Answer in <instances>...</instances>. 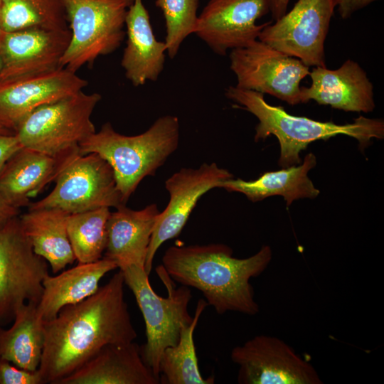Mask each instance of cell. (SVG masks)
I'll return each mask as SVG.
<instances>
[{
  "label": "cell",
  "mask_w": 384,
  "mask_h": 384,
  "mask_svg": "<svg viewBox=\"0 0 384 384\" xmlns=\"http://www.w3.org/2000/svg\"><path fill=\"white\" fill-rule=\"evenodd\" d=\"M121 270L82 302L62 308L44 321L45 342L38 370L43 384H57L107 344L137 336L124 299Z\"/></svg>",
  "instance_id": "1"
},
{
  "label": "cell",
  "mask_w": 384,
  "mask_h": 384,
  "mask_svg": "<svg viewBox=\"0 0 384 384\" xmlns=\"http://www.w3.org/2000/svg\"><path fill=\"white\" fill-rule=\"evenodd\" d=\"M272 258L268 245L243 259L233 257V250L222 243L174 245L165 251L162 266L173 281L200 291L217 314L252 316L260 307L250 281L266 270Z\"/></svg>",
  "instance_id": "2"
},
{
  "label": "cell",
  "mask_w": 384,
  "mask_h": 384,
  "mask_svg": "<svg viewBox=\"0 0 384 384\" xmlns=\"http://www.w3.org/2000/svg\"><path fill=\"white\" fill-rule=\"evenodd\" d=\"M225 94L258 119L255 142L265 140L270 135L277 137L280 146L278 164L282 168L299 164L300 152L317 140H327L343 134L356 139L359 146L364 149L372 139L384 137L382 119L361 115L351 123L338 124L290 114L282 107L268 104L264 94L256 91L230 86L225 89Z\"/></svg>",
  "instance_id": "3"
},
{
  "label": "cell",
  "mask_w": 384,
  "mask_h": 384,
  "mask_svg": "<svg viewBox=\"0 0 384 384\" xmlns=\"http://www.w3.org/2000/svg\"><path fill=\"white\" fill-rule=\"evenodd\" d=\"M178 119L172 115L158 118L144 132L126 136L105 123L79 145L81 155L96 153L112 167L117 188L126 203L139 183L157 169L177 149Z\"/></svg>",
  "instance_id": "4"
},
{
  "label": "cell",
  "mask_w": 384,
  "mask_h": 384,
  "mask_svg": "<svg viewBox=\"0 0 384 384\" xmlns=\"http://www.w3.org/2000/svg\"><path fill=\"white\" fill-rule=\"evenodd\" d=\"M119 270L145 322L146 340L140 346L141 356L159 380V363L164 350L177 343L182 327L193 321L188 311L191 291L183 285L176 288L162 265L156 271L167 289L166 297L154 292L144 268L130 265Z\"/></svg>",
  "instance_id": "5"
},
{
  "label": "cell",
  "mask_w": 384,
  "mask_h": 384,
  "mask_svg": "<svg viewBox=\"0 0 384 384\" xmlns=\"http://www.w3.org/2000/svg\"><path fill=\"white\" fill-rule=\"evenodd\" d=\"M134 1L63 0L71 37L60 68L76 73L117 49L124 38L126 16Z\"/></svg>",
  "instance_id": "6"
},
{
  "label": "cell",
  "mask_w": 384,
  "mask_h": 384,
  "mask_svg": "<svg viewBox=\"0 0 384 384\" xmlns=\"http://www.w3.org/2000/svg\"><path fill=\"white\" fill-rule=\"evenodd\" d=\"M100 100L99 93L81 90L43 105L18 125L15 134L23 146L49 154L78 148L95 132L91 115Z\"/></svg>",
  "instance_id": "7"
},
{
  "label": "cell",
  "mask_w": 384,
  "mask_h": 384,
  "mask_svg": "<svg viewBox=\"0 0 384 384\" xmlns=\"http://www.w3.org/2000/svg\"><path fill=\"white\" fill-rule=\"evenodd\" d=\"M47 261L37 255L16 216L0 228V326L14 321L28 302L38 304Z\"/></svg>",
  "instance_id": "8"
},
{
  "label": "cell",
  "mask_w": 384,
  "mask_h": 384,
  "mask_svg": "<svg viewBox=\"0 0 384 384\" xmlns=\"http://www.w3.org/2000/svg\"><path fill=\"white\" fill-rule=\"evenodd\" d=\"M52 191L28 210L58 208L69 214L126 205L110 165L96 153L80 155L57 176Z\"/></svg>",
  "instance_id": "9"
},
{
  "label": "cell",
  "mask_w": 384,
  "mask_h": 384,
  "mask_svg": "<svg viewBox=\"0 0 384 384\" xmlns=\"http://www.w3.org/2000/svg\"><path fill=\"white\" fill-rule=\"evenodd\" d=\"M230 61L236 87L270 95L291 105L301 103L300 82L310 71L300 60L257 39L231 50Z\"/></svg>",
  "instance_id": "10"
},
{
  "label": "cell",
  "mask_w": 384,
  "mask_h": 384,
  "mask_svg": "<svg viewBox=\"0 0 384 384\" xmlns=\"http://www.w3.org/2000/svg\"><path fill=\"white\" fill-rule=\"evenodd\" d=\"M335 8L334 0H297L258 40L308 67H326L324 44Z\"/></svg>",
  "instance_id": "11"
},
{
  "label": "cell",
  "mask_w": 384,
  "mask_h": 384,
  "mask_svg": "<svg viewBox=\"0 0 384 384\" xmlns=\"http://www.w3.org/2000/svg\"><path fill=\"white\" fill-rule=\"evenodd\" d=\"M230 358L239 366L240 384H321L314 367L286 342L255 336L234 347Z\"/></svg>",
  "instance_id": "12"
},
{
  "label": "cell",
  "mask_w": 384,
  "mask_h": 384,
  "mask_svg": "<svg viewBox=\"0 0 384 384\" xmlns=\"http://www.w3.org/2000/svg\"><path fill=\"white\" fill-rule=\"evenodd\" d=\"M233 175L215 163H203L197 169L182 168L165 181L169 194L166 208L157 215L144 263L149 275L154 256L166 241L177 237L200 198Z\"/></svg>",
  "instance_id": "13"
},
{
  "label": "cell",
  "mask_w": 384,
  "mask_h": 384,
  "mask_svg": "<svg viewBox=\"0 0 384 384\" xmlns=\"http://www.w3.org/2000/svg\"><path fill=\"white\" fill-rule=\"evenodd\" d=\"M270 13L268 0H210L199 16L195 33L215 53L249 46L271 21L256 24Z\"/></svg>",
  "instance_id": "14"
},
{
  "label": "cell",
  "mask_w": 384,
  "mask_h": 384,
  "mask_svg": "<svg viewBox=\"0 0 384 384\" xmlns=\"http://www.w3.org/2000/svg\"><path fill=\"white\" fill-rule=\"evenodd\" d=\"M87 84L65 68L0 81V122L15 132L33 111L76 94Z\"/></svg>",
  "instance_id": "15"
},
{
  "label": "cell",
  "mask_w": 384,
  "mask_h": 384,
  "mask_svg": "<svg viewBox=\"0 0 384 384\" xmlns=\"http://www.w3.org/2000/svg\"><path fill=\"white\" fill-rule=\"evenodd\" d=\"M71 32L30 28L3 31L0 38V81L51 71L70 43Z\"/></svg>",
  "instance_id": "16"
},
{
  "label": "cell",
  "mask_w": 384,
  "mask_h": 384,
  "mask_svg": "<svg viewBox=\"0 0 384 384\" xmlns=\"http://www.w3.org/2000/svg\"><path fill=\"white\" fill-rule=\"evenodd\" d=\"M79 147L49 154L22 147L8 161L0 175V196L11 206H28L36 197L76 157Z\"/></svg>",
  "instance_id": "17"
},
{
  "label": "cell",
  "mask_w": 384,
  "mask_h": 384,
  "mask_svg": "<svg viewBox=\"0 0 384 384\" xmlns=\"http://www.w3.org/2000/svg\"><path fill=\"white\" fill-rule=\"evenodd\" d=\"M309 87H301V103L314 100L345 112L368 113L374 110L373 85L366 71L351 59L338 68L314 67Z\"/></svg>",
  "instance_id": "18"
},
{
  "label": "cell",
  "mask_w": 384,
  "mask_h": 384,
  "mask_svg": "<svg viewBox=\"0 0 384 384\" xmlns=\"http://www.w3.org/2000/svg\"><path fill=\"white\" fill-rule=\"evenodd\" d=\"M151 369L145 364L140 346L107 344L77 370L57 384H159Z\"/></svg>",
  "instance_id": "19"
},
{
  "label": "cell",
  "mask_w": 384,
  "mask_h": 384,
  "mask_svg": "<svg viewBox=\"0 0 384 384\" xmlns=\"http://www.w3.org/2000/svg\"><path fill=\"white\" fill-rule=\"evenodd\" d=\"M159 213L155 203L137 210L124 205L110 213L103 257L113 261L119 269L130 265L144 268L151 236Z\"/></svg>",
  "instance_id": "20"
},
{
  "label": "cell",
  "mask_w": 384,
  "mask_h": 384,
  "mask_svg": "<svg viewBox=\"0 0 384 384\" xmlns=\"http://www.w3.org/2000/svg\"><path fill=\"white\" fill-rule=\"evenodd\" d=\"M125 26L127 40L121 65L126 78L137 87L156 81L164 69L167 47L156 39L142 0H134L129 8Z\"/></svg>",
  "instance_id": "21"
},
{
  "label": "cell",
  "mask_w": 384,
  "mask_h": 384,
  "mask_svg": "<svg viewBox=\"0 0 384 384\" xmlns=\"http://www.w3.org/2000/svg\"><path fill=\"white\" fill-rule=\"evenodd\" d=\"M117 268L112 260L102 259L78 263L55 276L46 275L43 293L37 308L39 316L47 321L54 319L65 306L78 304L95 294L99 282L109 272Z\"/></svg>",
  "instance_id": "22"
},
{
  "label": "cell",
  "mask_w": 384,
  "mask_h": 384,
  "mask_svg": "<svg viewBox=\"0 0 384 384\" xmlns=\"http://www.w3.org/2000/svg\"><path fill=\"white\" fill-rule=\"evenodd\" d=\"M316 158L309 153L303 163L283 168L279 171L265 172L258 178L244 181L240 178H230L221 183L220 188L229 192L244 194L250 201L257 202L272 196H282L287 206L294 201L301 198H315L320 193L308 174L315 167Z\"/></svg>",
  "instance_id": "23"
},
{
  "label": "cell",
  "mask_w": 384,
  "mask_h": 384,
  "mask_svg": "<svg viewBox=\"0 0 384 384\" xmlns=\"http://www.w3.org/2000/svg\"><path fill=\"white\" fill-rule=\"evenodd\" d=\"M68 215L60 209L42 208L18 217L34 252L49 263L53 274L76 260L67 231Z\"/></svg>",
  "instance_id": "24"
},
{
  "label": "cell",
  "mask_w": 384,
  "mask_h": 384,
  "mask_svg": "<svg viewBox=\"0 0 384 384\" xmlns=\"http://www.w3.org/2000/svg\"><path fill=\"white\" fill-rule=\"evenodd\" d=\"M37 306L26 302L16 312L11 327L0 326V358L31 371L39 368L45 342L44 321Z\"/></svg>",
  "instance_id": "25"
},
{
  "label": "cell",
  "mask_w": 384,
  "mask_h": 384,
  "mask_svg": "<svg viewBox=\"0 0 384 384\" xmlns=\"http://www.w3.org/2000/svg\"><path fill=\"white\" fill-rule=\"evenodd\" d=\"M198 301L193 321L182 327L177 343L166 348L159 363V382L164 384H213V377L203 378L198 368L193 332L199 318L208 306Z\"/></svg>",
  "instance_id": "26"
},
{
  "label": "cell",
  "mask_w": 384,
  "mask_h": 384,
  "mask_svg": "<svg viewBox=\"0 0 384 384\" xmlns=\"http://www.w3.org/2000/svg\"><path fill=\"white\" fill-rule=\"evenodd\" d=\"M63 0H0V27L11 32L30 28L69 29Z\"/></svg>",
  "instance_id": "27"
},
{
  "label": "cell",
  "mask_w": 384,
  "mask_h": 384,
  "mask_svg": "<svg viewBox=\"0 0 384 384\" xmlns=\"http://www.w3.org/2000/svg\"><path fill=\"white\" fill-rule=\"evenodd\" d=\"M109 208L69 214L67 231L76 260L89 263L102 259L107 240Z\"/></svg>",
  "instance_id": "28"
},
{
  "label": "cell",
  "mask_w": 384,
  "mask_h": 384,
  "mask_svg": "<svg viewBox=\"0 0 384 384\" xmlns=\"http://www.w3.org/2000/svg\"><path fill=\"white\" fill-rule=\"evenodd\" d=\"M155 4L162 11L166 23V51L174 58L183 40L195 33L198 0H156Z\"/></svg>",
  "instance_id": "29"
},
{
  "label": "cell",
  "mask_w": 384,
  "mask_h": 384,
  "mask_svg": "<svg viewBox=\"0 0 384 384\" xmlns=\"http://www.w3.org/2000/svg\"><path fill=\"white\" fill-rule=\"evenodd\" d=\"M0 384H43L38 370H27L0 358Z\"/></svg>",
  "instance_id": "30"
},
{
  "label": "cell",
  "mask_w": 384,
  "mask_h": 384,
  "mask_svg": "<svg viewBox=\"0 0 384 384\" xmlns=\"http://www.w3.org/2000/svg\"><path fill=\"white\" fill-rule=\"evenodd\" d=\"M23 146L17 135L0 134V175L8 161Z\"/></svg>",
  "instance_id": "31"
},
{
  "label": "cell",
  "mask_w": 384,
  "mask_h": 384,
  "mask_svg": "<svg viewBox=\"0 0 384 384\" xmlns=\"http://www.w3.org/2000/svg\"><path fill=\"white\" fill-rule=\"evenodd\" d=\"M378 0H334L340 16L347 19L356 11Z\"/></svg>",
  "instance_id": "32"
},
{
  "label": "cell",
  "mask_w": 384,
  "mask_h": 384,
  "mask_svg": "<svg viewBox=\"0 0 384 384\" xmlns=\"http://www.w3.org/2000/svg\"><path fill=\"white\" fill-rule=\"evenodd\" d=\"M18 214L19 209L7 203L0 196V228Z\"/></svg>",
  "instance_id": "33"
},
{
  "label": "cell",
  "mask_w": 384,
  "mask_h": 384,
  "mask_svg": "<svg viewBox=\"0 0 384 384\" xmlns=\"http://www.w3.org/2000/svg\"><path fill=\"white\" fill-rule=\"evenodd\" d=\"M268 2L270 13L273 21H276L287 13L289 0H268Z\"/></svg>",
  "instance_id": "34"
},
{
  "label": "cell",
  "mask_w": 384,
  "mask_h": 384,
  "mask_svg": "<svg viewBox=\"0 0 384 384\" xmlns=\"http://www.w3.org/2000/svg\"><path fill=\"white\" fill-rule=\"evenodd\" d=\"M14 133L13 130L7 128L0 122V134H11Z\"/></svg>",
  "instance_id": "35"
},
{
  "label": "cell",
  "mask_w": 384,
  "mask_h": 384,
  "mask_svg": "<svg viewBox=\"0 0 384 384\" xmlns=\"http://www.w3.org/2000/svg\"><path fill=\"white\" fill-rule=\"evenodd\" d=\"M3 31L1 30V27H0V38H1V33H2Z\"/></svg>",
  "instance_id": "36"
},
{
  "label": "cell",
  "mask_w": 384,
  "mask_h": 384,
  "mask_svg": "<svg viewBox=\"0 0 384 384\" xmlns=\"http://www.w3.org/2000/svg\"><path fill=\"white\" fill-rule=\"evenodd\" d=\"M1 58H0V73H1Z\"/></svg>",
  "instance_id": "37"
}]
</instances>
